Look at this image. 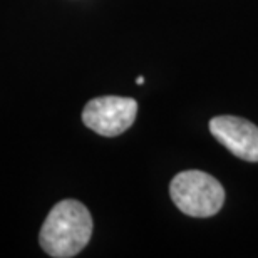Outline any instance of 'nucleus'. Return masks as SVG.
Wrapping results in <instances>:
<instances>
[{"instance_id":"f257e3e1","label":"nucleus","mask_w":258,"mask_h":258,"mask_svg":"<svg viewBox=\"0 0 258 258\" xmlns=\"http://www.w3.org/2000/svg\"><path fill=\"white\" fill-rule=\"evenodd\" d=\"M92 226V216L81 201L62 200L49 211L40 228V246L54 258L76 256L89 243Z\"/></svg>"},{"instance_id":"f03ea898","label":"nucleus","mask_w":258,"mask_h":258,"mask_svg":"<svg viewBox=\"0 0 258 258\" xmlns=\"http://www.w3.org/2000/svg\"><path fill=\"white\" fill-rule=\"evenodd\" d=\"M169 195L179 211L195 218L213 216L225 203V189L218 179L198 169L178 173L169 184Z\"/></svg>"},{"instance_id":"7ed1b4c3","label":"nucleus","mask_w":258,"mask_h":258,"mask_svg":"<svg viewBox=\"0 0 258 258\" xmlns=\"http://www.w3.org/2000/svg\"><path fill=\"white\" fill-rule=\"evenodd\" d=\"M138 102L131 97L102 96L91 99L82 111L84 124L101 136L114 138L133 126Z\"/></svg>"},{"instance_id":"20e7f679","label":"nucleus","mask_w":258,"mask_h":258,"mask_svg":"<svg viewBox=\"0 0 258 258\" xmlns=\"http://www.w3.org/2000/svg\"><path fill=\"white\" fill-rule=\"evenodd\" d=\"M210 133L236 158L258 161V127L238 116H216L210 121Z\"/></svg>"},{"instance_id":"39448f33","label":"nucleus","mask_w":258,"mask_h":258,"mask_svg":"<svg viewBox=\"0 0 258 258\" xmlns=\"http://www.w3.org/2000/svg\"><path fill=\"white\" fill-rule=\"evenodd\" d=\"M136 84H139V86L144 84V77H143V76H139V77H138V79H136Z\"/></svg>"}]
</instances>
